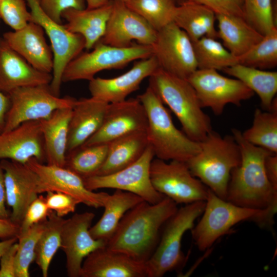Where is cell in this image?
I'll return each instance as SVG.
<instances>
[{"label":"cell","instance_id":"6da1fadb","mask_svg":"<svg viewBox=\"0 0 277 277\" xmlns=\"http://www.w3.org/2000/svg\"><path fill=\"white\" fill-rule=\"evenodd\" d=\"M177 208L166 196L156 204L143 201L125 214L106 246L146 263L158 245L165 224Z\"/></svg>","mask_w":277,"mask_h":277},{"label":"cell","instance_id":"7a4b0ae2","mask_svg":"<svg viewBox=\"0 0 277 277\" xmlns=\"http://www.w3.org/2000/svg\"><path fill=\"white\" fill-rule=\"evenodd\" d=\"M239 145L241 162L231 173L226 200L238 206L257 209L277 207V190L266 176L264 162L272 153L245 140L242 132L232 130Z\"/></svg>","mask_w":277,"mask_h":277},{"label":"cell","instance_id":"3957f363","mask_svg":"<svg viewBox=\"0 0 277 277\" xmlns=\"http://www.w3.org/2000/svg\"><path fill=\"white\" fill-rule=\"evenodd\" d=\"M277 207L257 209L235 205L216 195L209 189L202 217L191 232L199 250L210 249L214 243L238 223L250 221L262 228H270Z\"/></svg>","mask_w":277,"mask_h":277},{"label":"cell","instance_id":"277c9868","mask_svg":"<svg viewBox=\"0 0 277 277\" xmlns=\"http://www.w3.org/2000/svg\"><path fill=\"white\" fill-rule=\"evenodd\" d=\"M149 77L148 86L175 114L185 134L195 142L203 140L212 130L211 120L187 80L159 67Z\"/></svg>","mask_w":277,"mask_h":277},{"label":"cell","instance_id":"5b68a950","mask_svg":"<svg viewBox=\"0 0 277 277\" xmlns=\"http://www.w3.org/2000/svg\"><path fill=\"white\" fill-rule=\"evenodd\" d=\"M199 144V152L186 163L194 176L226 200L231 171L241 162L239 145L232 135L222 136L213 130Z\"/></svg>","mask_w":277,"mask_h":277},{"label":"cell","instance_id":"8992f818","mask_svg":"<svg viewBox=\"0 0 277 277\" xmlns=\"http://www.w3.org/2000/svg\"><path fill=\"white\" fill-rule=\"evenodd\" d=\"M137 98L145 109L146 133L156 158L186 162L199 152V143L191 140L175 127L170 113L149 86Z\"/></svg>","mask_w":277,"mask_h":277},{"label":"cell","instance_id":"52a82bcc","mask_svg":"<svg viewBox=\"0 0 277 277\" xmlns=\"http://www.w3.org/2000/svg\"><path fill=\"white\" fill-rule=\"evenodd\" d=\"M205 207V201L185 204L167 220L155 251L145 263L148 277H162L167 272H180L182 269L188 258L181 249L183 236L194 227Z\"/></svg>","mask_w":277,"mask_h":277},{"label":"cell","instance_id":"ba28073f","mask_svg":"<svg viewBox=\"0 0 277 277\" xmlns=\"http://www.w3.org/2000/svg\"><path fill=\"white\" fill-rule=\"evenodd\" d=\"M93 48L92 51L81 53L67 65L62 75V82L90 81L101 71L123 68L132 61L153 54L151 46L138 44L117 47L98 41Z\"/></svg>","mask_w":277,"mask_h":277},{"label":"cell","instance_id":"9c48e42d","mask_svg":"<svg viewBox=\"0 0 277 277\" xmlns=\"http://www.w3.org/2000/svg\"><path fill=\"white\" fill-rule=\"evenodd\" d=\"M10 105L2 133L6 132L28 121L49 117L56 110L73 107L76 99L56 96L49 85L21 87L7 93Z\"/></svg>","mask_w":277,"mask_h":277},{"label":"cell","instance_id":"30bf717a","mask_svg":"<svg viewBox=\"0 0 277 277\" xmlns=\"http://www.w3.org/2000/svg\"><path fill=\"white\" fill-rule=\"evenodd\" d=\"M150 177L154 189L176 204L205 201L209 188L191 173L185 162L153 159Z\"/></svg>","mask_w":277,"mask_h":277},{"label":"cell","instance_id":"8fae6325","mask_svg":"<svg viewBox=\"0 0 277 277\" xmlns=\"http://www.w3.org/2000/svg\"><path fill=\"white\" fill-rule=\"evenodd\" d=\"M30 9L31 22L40 25L47 34L53 55L51 92L60 96L62 78L67 65L85 48L84 37L68 30L65 25L55 22L43 11L39 0H26Z\"/></svg>","mask_w":277,"mask_h":277},{"label":"cell","instance_id":"7c38bea8","mask_svg":"<svg viewBox=\"0 0 277 277\" xmlns=\"http://www.w3.org/2000/svg\"><path fill=\"white\" fill-rule=\"evenodd\" d=\"M187 80L202 107L209 108L216 115L222 114L227 105L239 106L254 94L241 81L224 76L216 70L197 69Z\"/></svg>","mask_w":277,"mask_h":277},{"label":"cell","instance_id":"4fadbf2b","mask_svg":"<svg viewBox=\"0 0 277 277\" xmlns=\"http://www.w3.org/2000/svg\"><path fill=\"white\" fill-rule=\"evenodd\" d=\"M154 156L152 148L149 145L134 163L111 174L83 179L85 185L91 191L110 188L128 191L150 204L157 203L165 196L154 189L150 180V166Z\"/></svg>","mask_w":277,"mask_h":277},{"label":"cell","instance_id":"5bb4252c","mask_svg":"<svg viewBox=\"0 0 277 277\" xmlns=\"http://www.w3.org/2000/svg\"><path fill=\"white\" fill-rule=\"evenodd\" d=\"M151 46L159 67L165 71L187 79L197 69L192 42L173 22L157 31Z\"/></svg>","mask_w":277,"mask_h":277},{"label":"cell","instance_id":"9a60e30c","mask_svg":"<svg viewBox=\"0 0 277 277\" xmlns=\"http://www.w3.org/2000/svg\"><path fill=\"white\" fill-rule=\"evenodd\" d=\"M0 165L4 172L6 204L12 209L9 219L20 226L29 205L46 189L38 174L27 164L2 159Z\"/></svg>","mask_w":277,"mask_h":277},{"label":"cell","instance_id":"2e32d148","mask_svg":"<svg viewBox=\"0 0 277 277\" xmlns=\"http://www.w3.org/2000/svg\"><path fill=\"white\" fill-rule=\"evenodd\" d=\"M147 127L145 109L137 98L109 103L101 127L82 146L108 144L131 133L146 132Z\"/></svg>","mask_w":277,"mask_h":277},{"label":"cell","instance_id":"e0dca14e","mask_svg":"<svg viewBox=\"0 0 277 277\" xmlns=\"http://www.w3.org/2000/svg\"><path fill=\"white\" fill-rule=\"evenodd\" d=\"M157 31L124 1L112 0L106 30L100 41L117 47H129L134 40L138 44L152 46Z\"/></svg>","mask_w":277,"mask_h":277},{"label":"cell","instance_id":"ac0fdd59","mask_svg":"<svg viewBox=\"0 0 277 277\" xmlns=\"http://www.w3.org/2000/svg\"><path fill=\"white\" fill-rule=\"evenodd\" d=\"M94 217V213L86 211L75 213L69 219H65L61 248L66 255L68 276L80 277L85 258L95 249L106 244L104 240L93 239L90 233Z\"/></svg>","mask_w":277,"mask_h":277},{"label":"cell","instance_id":"d6986e66","mask_svg":"<svg viewBox=\"0 0 277 277\" xmlns=\"http://www.w3.org/2000/svg\"><path fill=\"white\" fill-rule=\"evenodd\" d=\"M26 164L39 176L46 192L68 194L81 203L95 208L103 207L109 195L105 192H95L89 190L82 177L65 167L44 164L35 159L30 160Z\"/></svg>","mask_w":277,"mask_h":277},{"label":"cell","instance_id":"ffe728a7","mask_svg":"<svg viewBox=\"0 0 277 277\" xmlns=\"http://www.w3.org/2000/svg\"><path fill=\"white\" fill-rule=\"evenodd\" d=\"M158 68L157 62L152 55L136 62L130 70L118 76L94 77L89 83L91 95L108 103L123 101L137 90L142 81Z\"/></svg>","mask_w":277,"mask_h":277},{"label":"cell","instance_id":"44dd1931","mask_svg":"<svg viewBox=\"0 0 277 277\" xmlns=\"http://www.w3.org/2000/svg\"><path fill=\"white\" fill-rule=\"evenodd\" d=\"M0 159L24 164L32 159L42 163L46 160L39 121L26 122L1 133Z\"/></svg>","mask_w":277,"mask_h":277},{"label":"cell","instance_id":"7402d4cb","mask_svg":"<svg viewBox=\"0 0 277 277\" xmlns=\"http://www.w3.org/2000/svg\"><path fill=\"white\" fill-rule=\"evenodd\" d=\"M80 277H148L145 263L105 246L84 259Z\"/></svg>","mask_w":277,"mask_h":277},{"label":"cell","instance_id":"603a6c76","mask_svg":"<svg viewBox=\"0 0 277 277\" xmlns=\"http://www.w3.org/2000/svg\"><path fill=\"white\" fill-rule=\"evenodd\" d=\"M3 39L34 68L43 72H52V49L47 44L45 31L40 25L30 22L19 30L5 33Z\"/></svg>","mask_w":277,"mask_h":277},{"label":"cell","instance_id":"cb8c5ba5","mask_svg":"<svg viewBox=\"0 0 277 277\" xmlns=\"http://www.w3.org/2000/svg\"><path fill=\"white\" fill-rule=\"evenodd\" d=\"M51 73L42 72L0 38V91L6 94L21 87L49 85Z\"/></svg>","mask_w":277,"mask_h":277},{"label":"cell","instance_id":"d4e9b609","mask_svg":"<svg viewBox=\"0 0 277 277\" xmlns=\"http://www.w3.org/2000/svg\"><path fill=\"white\" fill-rule=\"evenodd\" d=\"M108 104L92 96L76 100L69 123L66 156L98 130Z\"/></svg>","mask_w":277,"mask_h":277},{"label":"cell","instance_id":"484cf974","mask_svg":"<svg viewBox=\"0 0 277 277\" xmlns=\"http://www.w3.org/2000/svg\"><path fill=\"white\" fill-rule=\"evenodd\" d=\"M112 8V0L100 7L83 9H68L62 14L70 31L81 35L87 50L92 48L104 35Z\"/></svg>","mask_w":277,"mask_h":277},{"label":"cell","instance_id":"4316f807","mask_svg":"<svg viewBox=\"0 0 277 277\" xmlns=\"http://www.w3.org/2000/svg\"><path fill=\"white\" fill-rule=\"evenodd\" d=\"M72 109H58L49 117L39 121L47 164L61 167L65 165Z\"/></svg>","mask_w":277,"mask_h":277},{"label":"cell","instance_id":"83f0119b","mask_svg":"<svg viewBox=\"0 0 277 277\" xmlns=\"http://www.w3.org/2000/svg\"><path fill=\"white\" fill-rule=\"evenodd\" d=\"M215 13L206 6L186 1L176 6L173 22L184 30L192 43L204 36L219 38Z\"/></svg>","mask_w":277,"mask_h":277},{"label":"cell","instance_id":"f1b7e54d","mask_svg":"<svg viewBox=\"0 0 277 277\" xmlns=\"http://www.w3.org/2000/svg\"><path fill=\"white\" fill-rule=\"evenodd\" d=\"M218 36L224 46L233 55L246 53L263 37V35L240 16L215 14Z\"/></svg>","mask_w":277,"mask_h":277},{"label":"cell","instance_id":"f546056e","mask_svg":"<svg viewBox=\"0 0 277 277\" xmlns=\"http://www.w3.org/2000/svg\"><path fill=\"white\" fill-rule=\"evenodd\" d=\"M149 145L146 132L131 133L110 142L106 159L95 175L118 171L134 163Z\"/></svg>","mask_w":277,"mask_h":277},{"label":"cell","instance_id":"4dcf8cb0","mask_svg":"<svg viewBox=\"0 0 277 277\" xmlns=\"http://www.w3.org/2000/svg\"><path fill=\"white\" fill-rule=\"evenodd\" d=\"M143 201L144 200L135 194L116 189L105 201L102 217L90 228L92 237L107 242L115 232L125 214Z\"/></svg>","mask_w":277,"mask_h":277},{"label":"cell","instance_id":"1f68e13d","mask_svg":"<svg viewBox=\"0 0 277 277\" xmlns=\"http://www.w3.org/2000/svg\"><path fill=\"white\" fill-rule=\"evenodd\" d=\"M243 82L256 93L262 108L270 111L277 92V72L269 71L236 64L223 70Z\"/></svg>","mask_w":277,"mask_h":277},{"label":"cell","instance_id":"d6a6232c","mask_svg":"<svg viewBox=\"0 0 277 277\" xmlns=\"http://www.w3.org/2000/svg\"><path fill=\"white\" fill-rule=\"evenodd\" d=\"M242 135L251 144L277 154V106L270 111L256 109L252 126Z\"/></svg>","mask_w":277,"mask_h":277},{"label":"cell","instance_id":"836d02e7","mask_svg":"<svg viewBox=\"0 0 277 277\" xmlns=\"http://www.w3.org/2000/svg\"><path fill=\"white\" fill-rule=\"evenodd\" d=\"M65 221L50 210L45 221L44 229L40 235L35 249L34 261L41 269L43 277H47L52 259L61 246V232Z\"/></svg>","mask_w":277,"mask_h":277},{"label":"cell","instance_id":"e575fe53","mask_svg":"<svg viewBox=\"0 0 277 277\" xmlns=\"http://www.w3.org/2000/svg\"><path fill=\"white\" fill-rule=\"evenodd\" d=\"M197 69L223 70L238 64L233 55L217 39L204 36L193 43Z\"/></svg>","mask_w":277,"mask_h":277},{"label":"cell","instance_id":"d590c367","mask_svg":"<svg viewBox=\"0 0 277 277\" xmlns=\"http://www.w3.org/2000/svg\"><path fill=\"white\" fill-rule=\"evenodd\" d=\"M108 144L81 146L66 156L65 167L83 179L95 175L107 157Z\"/></svg>","mask_w":277,"mask_h":277},{"label":"cell","instance_id":"8d00e7d4","mask_svg":"<svg viewBox=\"0 0 277 277\" xmlns=\"http://www.w3.org/2000/svg\"><path fill=\"white\" fill-rule=\"evenodd\" d=\"M124 3L157 31L173 22L177 6L174 0H126Z\"/></svg>","mask_w":277,"mask_h":277},{"label":"cell","instance_id":"74e56055","mask_svg":"<svg viewBox=\"0 0 277 277\" xmlns=\"http://www.w3.org/2000/svg\"><path fill=\"white\" fill-rule=\"evenodd\" d=\"M238 64L260 69L277 65V28L264 35L263 38L246 53L238 57Z\"/></svg>","mask_w":277,"mask_h":277},{"label":"cell","instance_id":"f35d334b","mask_svg":"<svg viewBox=\"0 0 277 277\" xmlns=\"http://www.w3.org/2000/svg\"><path fill=\"white\" fill-rule=\"evenodd\" d=\"M45 221L33 225L18 236L16 277L30 276L29 267L35 260L36 246L44 229Z\"/></svg>","mask_w":277,"mask_h":277},{"label":"cell","instance_id":"ab89813d","mask_svg":"<svg viewBox=\"0 0 277 277\" xmlns=\"http://www.w3.org/2000/svg\"><path fill=\"white\" fill-rule=\"evenodd\" d=\"M272 0H243L244 18L263 35L276 27Z\"/></svg>","mask_w":277,"mask_h":277},{"label":"cell","instance_id":"60d3db41","mask_svg":"<svg viewBox=\"0 0 277 277\" xmlns=\"http://www.w3.org/2000/svg\"><path fill=\"white\" fill-rule=\"evenodd\" d=\"M0 18L14 30L24 27L31 21L25 0H0Z\"/></svg>","mask_w":277,"mask_h":277},{"label":"cell","instance_id":"b9f144b4","mask_svg":"<svg viewBox=\"0 0 277 277\" xmlns=\"http://www.w3.org/2000/svg\"><path fill=\"white\" fill-rule=\"evenodd\" d=\"M46 192L45 198L48 208L60 217L74 212L77 205L81 203L76 198L63 192L52 191Z\"/></svg>","mask_w":277,"mask_h":277},{"label":"cell","instance_id":"7bdbcfd3","mask_svg":"<svg viewBox=\"0 0 277 277\" xmlns=\"http://www.w3.org/2000/svg\"><path fill=\"white\" fill-rule=\"evenodd\" d=\"M50 211L45 198L42 195H38L31 203L26 211L20 225L19 235L26 232L33 225L46 220Z\"/></svg>","mask_w":277,"mask_h":277},{"label":"cell","instance_id":"ee69618b","mask_svg":"<svg viewBox=\"0 0 277 277\" xmlns=\"http://www.w3.org/2000/svg\"><path fill=\"white\" fill-rule=\"evenodd\" d=\"M43 11L55 22L62 23V14L68 9L85 8V0H39Z\"/></svg>","mask_w":277,"mask_h":277},{"label":"cell","instance_id":"f6af8a7d","mask_svg":"<svg viewBox=\"0 0 277 277\" xmlns=\"http://www.w3.org/2000/svg\"><path fill=\"white\" fill-rule=\"evenodd\" d=\"M203 5L215 14L233 15L244 18L243 0H187Z\"/></svg>","mask_w":277,"mask_h":277},{"label":"cell","instance_id":"bcb514c9","mask_svg":"<svg viewBox=\"0 0 277 277\" xmlns=\"http://www.w3.org/2000/svg\"><path fill=\"white\" fill-rule=\"evenodd\" d=\"M17 241L12 244L0 259V277H16Z\"/></svg>","mask_w":277,"mask_h":277},{"label":"cell","instance_id":"7dc6e473","mask_svg":"<svg viewBox=\"0 0 277 277\" xmlns=\"http://www.w3.org/2000/svg\"><path fill=\"white\" fill-rule=\"evenodd\" d=\"M264 167L268 180L277 190V154H270L266 157Z\"/></svg>","mask_w":277,"mask_h":277},{"label":"cell","instance_id":"c3c4849f","mask_svg":"<svg viewBox=\"0 0 277 277\" xmlns=\"http://www.w3.org/2000/svg\"><path fill=\"white\" fill-rule=\"evenodd\" d=\"M20 232V226L10 219L0 218V239L5 240L14 237H18Z\"/></svg>","mask_w":277,"mask_h":277},{"label":"cell","instance_id":"681fc988","mask_svg":"<svg viewBox=\"0 0 277 277\" xmlns=\"http://www.w3.org/2000/svg\"><path fill=\"white\" fill-rule=\"evenodd\" d=\"M6 197L4 180V172L0 165V218L7 219L10 215L6 207Z\"/></svg>","mask_w":277,"mask_h":277},{"label":"cell","instance_id":"f907efd6","mask_svg":"<svg viewBox=\"0 0 277 277\" xmlns=\"http://www.w3.org/2000/svg\"><path fill=\"white\" fill-rule=\"evenodd\" d=\"M10 105V101L7 94L0 91V134L4 130L7 113Z\"/></svg>","mask_w":277,"mask_h":277},{"label":"cell","instance_id":"816d5d0a","mask_svg":"<svg viewBox=\"0 0 277 277\" xmlns=\"http://www.w3.org/2000/svg\"><path fill=\"white\" fill-rule=\"evenodd\" d=\"M17 237L3 240L0 242V259L4 252L14 243L17 241Z\"/></svg>","mask_w":277,"mask_h":277},{"label":"cell","instance_id":"f5cc1de1","mask_svg":"<svg viewBox=\"0 0 277 277\" xmlns=\"http://www.w3.org/2000/svg\"><path fill=\"white\" fill-rule=\"evenodd\" d=\"M110 0H86L87 8L93 9L101 7L107 4Z\"/></svg>","mask_w":277,"mask_h":277},{"label":"cell","instance_id":"db71d44e","mask_svg":"<svg viewBox=\"0 0 277 277\" xmlns=\"http://www.w3.org/2000/svg\"><path fill=\"white\" fill-rule=\"evenodd\" d=\"M174 1H175L177 5H178L183 3L184 2H186L187 0H174Z\"/></svg>","mask_w":277,"mask_h":277},{"label":"cell","instance_id":"11a10c76","mask_svg":"<svg viewBox=\"0 0 277 277\" xmlns=\"http://www.w3.org/2000/svg\"><path fill=\"white\" fill-rule=\"evenodd\" d=\"M122 1H124H124H126V0H122Z\"/></svg>","mask_w":277,"mask_h":277}]
</instances>
